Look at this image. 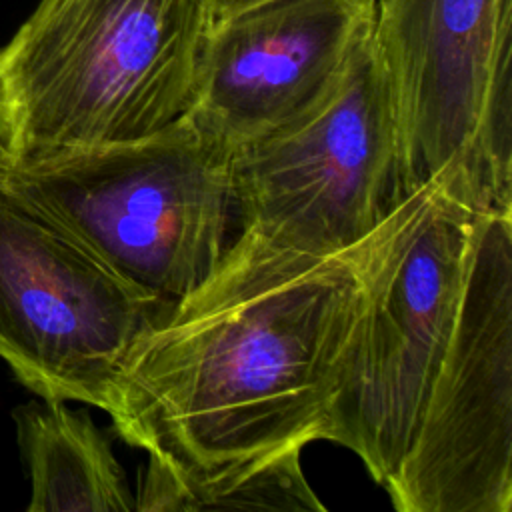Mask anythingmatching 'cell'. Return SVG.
<instances>
[{"label":"cell","instance_id":"obj_1","mask_svg":"<svg viewBox=\"0 0 512 512\" xmlns=\"http://www.w3.org/2000/svg\"><path fill=\"white\" fill-rule=\"evenodd\" d=\"M368 236L306 254L236 232L138 336L106 412L130 446L208 470L326 440L364 306Z\"/></svg>","mask_w":512,"mask_h":512},{"label":"cell","instance_id":"obj_2","mask_svg":"<svg viewBox=\"0 0 512 512\" xmlns=\"http://www.w3.org/2000/svg\"><path fill=\"white\" fill-rule=\"evenodd\" d=\"M210 24L208 0H40L0 48L16 164L184 116Z\"/></svg>","mask_w":512,"mask_h":512},{"label":"cell","instance_id":"obj_3","mask_svg":"<svg viewBox=\"0 0 512 512\" xmlns=\"http://www.w3.org/2000/svg\"><path fill=\"white\" fill-rule=\"evenodd\" d=\"M4 194L164 302L194 290L238 232L232 152L186 114L144 136L16 164Z\"/></svg>","mask_w":512,"mask_h":512},{"label":"cell","instance_id":"obj_4","mask_svg":"<svg viewBox=\"0 0 512 512\" xmlns=\"http://www.w3.org/2000/svg\"><path fill=\"white\" fill-rule=\"evenodd\" d=\"M478 216L430 182L368 234L364 306L326 440L352 450L382 488L414 440L448 346Z\"/></svg>","mask_w":512,"mask_h":512},{"label":"cell","instance_id":"obj_5","mask_svg":"<svg viewBox=\"0 0 512 512\" xmlns=\"http://www.w3.org/2000/svg\"><path fill=\"white\" fill-rule=\"evenodd\" d=\"M396 200L436 182L512 212V0H376Z\"/></svg>","mask_w":512,"mask_h":512},{"label":"cell","instance_id":"obj_6","mask_svg":"<svg viewBox=\"0 0 512 512\" xmlns=\"http://www.w3.org/2000/svg\"><path fill=\"white\" fill-rule=\"evenodd\" d=\"M238 232L306 254L358 244L392 210L394 126L372 36L306 110L232 152Z\"/></svg>","mask_w":512,"mask_h":512},{"label":"cell","instance_id":"obj_7","mask_svg":"<svg viewBox=\"0 0 512 512\" xmlns=\"http://www.w3.org/2000/svg\"><path fill=\"white\" fill-rule=\"evenodd\" d=\"M384 490L400 512L512 510V212L478 216L448 346Z\"/></svg>","mask_w":512,"mask_h":512},{"label":"cell","instance_id":"obj_8","mask_svg":"<svg viewBox=\"0 0 512 512\" xmlns=\"http://www.w3.org/2000/svg\"><path fill=\"white\" fill-rule=\"evenodd\" d=\"M166 304L0 192V358L32 394L108 412L128 350Z\"/></svg>","mask_w":512,"mask_h":512},{"label":"cell","instance_id":"obj_9","mask_svg":"<svg viewBox=\"0 0 512 512\" xmlns=\"http://www.w3.org/2000/svg\"><path fill=\"white\" fill-rule=\"evenodd\" d=\"M374 18L376 0H274L212 22L186 116L234 152L314 104Z\"/></svg>","mask_w":512,"mask_h":512},{"label":"cell","instance_id":"obj_10","mask_svg":"<svg viewBox=\"0 0 512 512\" xmlns=\"http://www.w3.org/2000/svg\"><path fill=\"white\" fill-rule=\"evenodd\" d=\"M30 478L28 512H136L134 492L106 436L64 400H30L12 410Z\"/></svg>","mask_w":512,"mask_h":512},{"label":"cell","instance_id":"obj_11","mask_svg":"<svg viewBox=\"0 0 512 512\" xmlns=\"http://www.w3.org/2000/svg\"><path fill=\"white\" fill-rule=\"evenodd\" d=\"M300 446L208 470H182L158 456L138 472L136 512L326 510L306 482Z\"/></svg>","mask_w":512,"mask_h":512},{"label":"cell","instance_id":"obj_12","mask_svg":"<svg viewBox=\"0 0 512 512\" xmlns=\"http://www.w3.org/2000/svg\"><path fill=\"white\" fill-rule=\"evenodd\" d=\"M16 168V156L10 142V132L0 108V192H4V186L8 182V176Z\"/></svg>","mask_w":512,"mask_h":512},{"label":"cell","instance_id":"obj_13","mask_svg":"<svg viewBox=\"0 0 512 512\" xmlns=\"http://www.w3.org/2000/svg\"><path fill=\"white\" fill-rule=\"evenodd\" d=\"M266 2H274V0H208V8H210L212 22H216V20L234 16L238 12L256 8V6L266 4Z\"/></svg>","mask_w":512,"mask_h":512}]
</instances>
